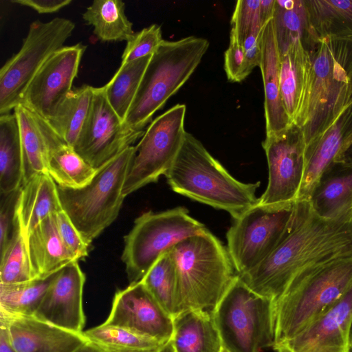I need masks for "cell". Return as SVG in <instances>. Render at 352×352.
Here are the masks:
<instances>
[{"label":"cell","mask_w":352,"mask_h":352,"mask_svg":"<svg viewBox=\"0 0 352 352\" xmlns=\"http://www.w3.org/2000/svg\"><path fill=\"white\" fill-rule=\"evenodd\" d=\"M349 257H352V220L322 218L309 201H297L274 250L256 267L238 276L253 292L276 301L299 274Z\"/></svg>","instance_id":"6da1fadb"},{"label":"cell","mask_w":352,"mask_h":352,"mask_svg":"<svg viewBox=\"0 0 352 352\" xmlns=\"http://www.w3.org/2000/svg\"><path fill=\"white\" fill-rule=\"evenodd\" d=\"M352 83V38L319 39L308 51L304 83L292 123L306 146L322 135L344 109Z\"/></svg>","instance_id":"7a4b0ae2"},{"label":"cell","mask_w":352,"mask_h":352,"mask_svg":"<svg viewBox=\"0 0 352 352\" xmlns=\"http://www.w3.org/2000/svg\"><path fill=\"white\" fill-rule=\"evenodd\" d=\"M175 192L237 217L257 204L260 182L243 183L232 177L204 145L189 133L165 173Z\"/></svg>","instance_id":"3957f363"},{"label":"cell","mask_w":352,"mask_h":352,"mask_svg":"<svg viewBox=\"0 0 352 352\" xmlns=\"http://www.w3.org/2000/svg\"><path fill=\"white\" fill-rule=\"evenodd\" d=\"M168 251L176 267L181 314L211 311L237 275L227 248L207 229Z\"/></svg>","instance_id":"277c9868"},{"label":"cell","mask_w":352,"mask_h":352,"mask_svg":"<svg viewBox=\"0 0 352 352\" xmlns=\"http://www.w3.org/2000/svg\"><path fill=\"white\" fill-rule=\"evenodd\" d=\"M352 283V257L303 272L275 301V343L302 332L330 307Z\"/></svg>","instance_id":"5b68a950"},{"label":"cell","mask_w":352,"mask_h":352,"mask_svg":"<svg viewBox=\"0 0 352 352\" xmlns=\"http://www.w3.org/2000/svg\"><path fill=\"white\" fill-rule=\"evenodd\" d=\"M208 46L206 39L194 36L164 40L147 65L123 122L124 127L143 131L155 113L190 77Z\"/></svg>","instance_id":"8992f818"},{"label":"cell","mask_w":352,"mask_h":352,"mask_svg":"<svg viewBox=\"0 0 352 352\" xmlns=\"http://www.w3.org/2000/svg\"><path fill=\"white\" fill-rule=\"evenodd\" d=\"M135 152V146L128 147L98 169L82 188L58 186L63 210L89 246L118 216L125 197L123 186Z\"/></svg>","instance_id":"52a82bcc"},{"label":"cell","mask_w":352,"mask_h":352,"mask_svg":"<svg viewBox=\"0 0 352 352\" xmlns=\"http://www.w3.org/2000/svg\"><path fill=\"white\" fill-rule=\"evenodd\" d=\"M210 313L230 352H261L274 345L275 300L253 292L238 274Z\"/></svg>","instance_id":"ba28073f"},{"label":"cell","mask_w":352,"mask_h":352,"mask_svg":"<svg viewBox=\"0 0 352 352\" xmlns=\"http://www.w3.org/2000/svg\"><path fill=\"white\" fill-rule=\"evenodd\" d=\"M206 230L184 207L142 213L124 237L121 259L129 284L140 281L159 258L176 243Z\"/></svg>","instance_id":"9c48e42d"},{"label":"cell","mask_w":352,"mask_h":352,"mask_svg":"<svg viewBox=\"0 0 352 352\" xmlns=\"http://www.w3.org/2000/svg\"><path fill=\"white\" fill-rule=\"evenodd\" d=\"M75 24L56 17L47 22H32L20 50L0 69V116L20 104L30 82L46 60L72 34Z\"/></svg>","instance_id":"30bf717a"},{"label":"cell","mask_w":352,"mask_h":352,"mask_svg":"<svg viewBox=\"0 0 352 352\" xmlns=\"http://www.w3.org/2000/svg\"><path fill=\"white\" fill-rule=\"evenodd\" d=\"M294 204L258 203L233 219L226 234L227 250L238 275L256 267L274 250L288 228Z\"/></svg>","instance_id":"8fae6325"},{"label":"cell","mask_w":352,"mask_h":352,"mask_svg":"<svg viewBox=\"0 0 352 352\" xmlns=\"http://www.w3.org/2000/svg\"><path fill=\"white\" fill-rule=\"evenodd\" d=\"M185 104H176L151 121L135 146L127 173L124 197L165 175L176 158L185 138Z\"/></svg>","instance_id":"7c38bea8"},{"label":"cell","mask_w":352,"mask_h":352,"mask_svg":"<svg viewBox=\"0 0 352 352\" xmlns=\"http://www.w3.org/2000/svg\"><path fill=\"white\" fill-rule=\"evenodd\" d=\"M268 166V183L259 204L296 202L305 168V140L301 129L292 123L285 129L266 135L262 143Z\"/></svg>","instance_id":"4fadbf2b"},{"label":"cell","mask_w":352,"mask_h":352,"mask_svg":"<svg viewBox=\"0 0 352 352\" xmlns=\"http://www.w3.org/2000/svg\"><path fill=\"white\" fill-rule=\"evenodd\" d=\"M144 131L124 127L107 101L104 87H94L87 119L74 148L98 170L141 138Z\"/></svg>","instance_id":"5bb4252c"},{"label":"cell","mask_w":352,"mask_h":352,"mask_svg":"<svg viewBox=\"0 0 352 352\" xmlns=\"http://www.w3.org/2000/svg\"><path fill=\"white\" fill-rule=\"evenodd\" d=\"M86 48L79 43L55 52L34 76L20 104L45 120H50L73 89Z\"/></svg>","instance_id":"9a60e30c"},{"label":"cell","mask_w":352,"mask_h":352,"mask_svg":"<svg viewBox=\"0 0 352 352\" xmlns=\"http://www.w3.org/2000/svg\"><path fill=\"white\" fill-rule=\"evenodd\" d=\"M104 324L122 327L166 343L174 331L173 318L140 280L115 294Z\"/></svg>","instance_id":"2e32d148"},{"label":"cell","mask_w":352,"mask_h":352,"mask_svg":"<svg viewBox=\"0 0 352 352\" xmlns=\"http://www.w3.org/2000/svg\"><path fill=\"white\" fill-rule=\"evenodd\" d=\"M85 280L78 261L65 266L58 272L34 316L65 330L82 333Z\"/></svg>","instance_id":"e0dca14e"},{"label":"cell","mask_w":352,"mask_h":352,"mask_svg":"<svg viewBox=\"0 0 352 352\" xmlns=\"http://www.w3.org/2000/svg\"><path fill=\"white\" fill-rule=\"evenodd\" d=\"M351 320L352 283L320 316L285 342L294 352H346Z\"/></svg>","instance_id":"ac0fdd59"},{"label":"cell","mask_w":352,"mask_h":352,"mask_svg":"<svg viewBox=\"0 0 352 352\" xmlns=\"http://www.w3.org/2000/svg\"><path fill=\"white\" fill-rule=\"evenodd\" d=\"M16 352H74L89 341L82 333L69 331L34 316H11L0 311Z\"/></svg>","instance_id":"d6986e66"},{"label":"cell","mask_w":352,"mask_h":352,"mask_svg":"<svg viewBox=\"0 0 352 352\" xmlns=\"http://www.w3.org/2000/svg\"><path fill=\"white\" fill-rule=\"evenodd\" d=\"M309 201L320 217L352 220V163L333 161L324 170Z\"/></svg>","instance_id":"ffe728a7"},{"label":"cell","mask_w":352,"mask_h":352,"mask_svg":"<svg viewBox=\"0 0 352 352\" xmlns=\"http://www.w3.org/2000/svg\"><path fill=\"white\" fill-rule=\"evenodd\" d=\"M351 138L352 123L345 107L336 121L306 146L305 173L297 201H309L322 173Z\"/></svg>","instance_id":"44dd1931"},{"label":"cell","mask_w":352,"mask_h":352,"mask_svg":"<svg viewBox=\"0 0 352 352\" xmlns=\"http://www.w3.org/2000/svg\"><path fill=\"white\" fill-rule=\"evenodd\" d=\"M47 150V173L59 186L80 188L91 182L97 170L87 163L50 125L35 113Z\"/></svg>","instance_id":"7402d4cb"},{"label":"cell","mask_w":352,"mask_h":352,"mask_svg":"<svg viewBox=\"0 0 352 352\" xmlns=\"http://www.w3.org/2000/svg\"><path fill=\"white\" fill-rule=\"evenodd\" d=\"M261 71L265 93L266 135L276 133L292 124L281 98L279 83L280 56L272 19L264 27L261 35Z\"/></svg>","instance_id":"603a6c76"},{"label":"cell","mask_w":352,"mask_h":352,"mask_svg":"<svg viewBox=\"0 0 352 352\" xmlns=\"http://www.w3.org/2000/svg\"><path fill=\"white\" fill-rule=\"evenodd\" d=\"M34 278L51 275L78 260L65 247L59 235L56 214L41 221L25 239Z\"/></svg>","instance_id":"cb8c5ba5"},{"label":"cell","mask_w":352,"mask_h":352,"mask_svg":"<svg viewBox=\"0 0 352 352\" xmlns=\"http://www.w3.org/2000/svg\"><path fill=\"white\" fill-rule=\"evenodd\" d=\"M61 210L58 185L47 173L38 174L23 184L17 216L25 241L41 221Z\"/></svg>","instance_id":"d4e9b609"},{"label":"cell","mask_w":352,"mask_h":352,"mask_svg":"<svg viewBox=\"0 0 352 352\" xmlns=\"http://www.w3.org/2000/svg\"><path fill=\"white\" fill-rule=\"evenodd\" d=\"M175 352H220L221 340L210 311L192 309L173 319Z\"/></svg>","instance_id":"484cf974"},{"label":"cell","mask_w":352,"mask_h":352,"mask_svg":"<svg viewBox=\"0 0 352 352\" xmlns=\"http://www.w3.org/2000/svg\"><path fill=\"white\" fill-rule=\"evenodd\" d=\"M272 22L280 56L300 42L309 51L318 41L311 30L305 0H276Z\"/></svg>","instance_id":"4316f807"},{"label":"cell","mask_w":352,"mask_h":352,"mask_svg":"<svg viewBox=\"0 0 352 352\" xmlns=\"http://www.w3.org/2000/svg\"><path fill=\"white\" fill-rule=\"evenodd\" d=\"M23 151L15 114L0 116V194L22 186Z\"/></svg>","instance_id":"83f0119b"},{"label":"cell","mask_w":352,"mask_h":352,"mask_svg":"<svg viewBox=\"0 0 352 352\" xmlns=\"http://www.w3.org/2000/svg\"><path fill=\"white\" fill-rule=\"evenodd\" d=\"M312 32L322 38H352V0H305Z\"/></svg>","instance_id":"f1b7e54d"},{"label":"cell","mask_w":352,"mask_h":352,"mask_svg":"<svg viewBox=\"0 0 352 352\" xmlns=\"http://www.w3.org/2000/svg\"><path fill=\"white\" fill-rule=\"evenodd\" d=\"M96 37L105 42L128 41L134 34L133 23L125 14L120 0H94L82 14Z\"/></svg>","instance_id":"f546056e"},{"label":"cell","mask_w":352,"mask_h":352,"mask_svg":"<svg viewBox=\"0 0 352 352\" xmlns=\"http://www.w3.org/2000/svg\"><path fill=\"white\" fill-rule=\"evenodd\" d=\"M13 113L20 129L23 151L24 184L34 176L47 173V150L34 113L21 104L14 109Z\"/></svg>","instance_id":"4dcf8cb0"},{"label":"cell","mask_w":352,"mask_h":352,"mask_svg":"<svg viewBox=\"0 0 352 352\" xmlns=\"http://www.w3.org/2000/svg\"><path fill=\"white\" fill-rule=\"evenodd\" d=\"M94 87L88 85L73 89L47 120L52 128L70 146H74L88 116Z\"/></svg>","instance_id":"1f68e13d"},{"label":"cell","mask_w":352,"mask_h":352,"mask_svg":"<svg viewBox=\"0 0 352 352\" xmlns=\"http://www.w3.org/2000/svg\"><path fill=\"white\" fill-rule=\"evenodd\" d=\"M58 272L25 282L0 284V311L34 316Z\"/></svg>","instance_id":"d6a6232c"},{"label":"cell","mask_w":352,"mask_h":352,"mask_svg":"<svg viewBox=\"0 0 352 352\" xmlns=\"http://www.w3.org/2000/svg\"><path fill=\"white\" fill-rule=\"evenodd\" d=\"M307 56L308 51L300 42L292 45L285 54L280 56V95L285 109L292 122L303 87Z\"/></svg>","instance_id":"836d02e7"},{"label":"cell","mask_w":352,"mask_h":352,"mask_svg":"<svg viewBox=\"0 0 352 352\" xmlns=\"http://www.w3.org/2000/svg\"><path fill=\"white\" fill-rule=\"evenodd\" d=\"M89 342L114 352H157L164 344L122 327L100 324L83 331Z\"/></svg>","instance_id":"e575fe53"},{"label":"cell","mask_w":352,"mask_h":352,"mask_svg":"<svg viewBox=\"0 0 352 352\" xmlns=\"http://www.w3.org/2000/svg\"><path fill=\"white\" fill-rule=\"evenodd\" d=\"M141 281L173 319L181 314L176 267L169 251L159 258Z\"/></svg>","instance_id":"d590c367"},{"label":"cell","mask_w":352,"mask_h":352,"mask_svg":"<svg viewBox=\"0 0 352 352\" xmlns=\"http://www.w3.org/2000/svg\"><path fill=\"white\" fill-rule=\"evenodd\" d=\"M151 56L121 64L104 86L108 102L123 122Z\"/></svg>","instance_id":"8d00e7d4"},{"label":"cell","mask_w":352,"mask_h":352,"mask_svg":"<svg viewBox=\"0 0 352 352\" xmlns=\"http://www.w3.org/2000/svg\"><path fill=\"white\" fill-rule=\"evenodd\" d=\"M32 279L34 278L27 246L18 219L9 244L0 254V284L19 283Z\"/></svg>","instance_id":"74e56055"},{"label":"cell","mask_w":352,"mask_h":352,"mask_svg":"<svg viewBox=\"0 0 352 352\" xmlns=\"http://www.w3.org/2000/svg\"><path fill=\"white\" fill-rule=\"evenodd\" d=\"M164 41L160 25L153 24L145 28L126 41L121 64L153 55Z\"/></svg>","instance_id":"f35d334b"},{"label":"cell","mask_w":352,"mask_h":352,"mask_svg":"<svg viewBox=\"0 0 352 352\" xmlns=\"http://www.w3.org/2000/svg\"><path fill=\"white\" fill-rule=\"evenodd\" d=\"M260 0H239L231 19V31L242 44L252 31L263 29L260 18Z\"/></svg>","instance_id":"ab89813d"},{"label":"cell","mask_w":352,"mask_h":352,"mask_svg":"<svg viewBox=\"0 0 352 352\" xmlns=\"http://www.w3.org/2000/svg\"><path fill=\"white\" fill-rule=\"evenodd\" d=\"M21 190V187L0 194V254L6 249L15 230Z\"/></svg>","instance_id":"60d3db41"},{"label":"cell","mask_w":352,"mask_h":352,"mask_svg":"<svg viewBox=\"0 0 352 352\" xmlns=\"http://www.w3.org/2000/svg\"><path fill=\"white\" fill-rule=\"evenodd\" d=\"M224 69L229 80L241 82L251 72L245 50L235 35L230 32V44L224 55Z\"/></svg>","instance_id":"b9f144b4"},{"label":"cell","mask_w":352,"mask_h":352,"mask_svg":"<svg viewBox=\"0 0 352 352\" xmlns=\"http://www.w3.org/2000/svg\"><path fill=\"white\" fill-rule=\"evenodd\" d=\"M57 228L62 241L78 259L88 255L89 245L84 241L67 214L61 210L56 214Z\"/></svg>","instance_id":"7bdbcfd3"},{"label":"cell","mask_w":352,"mask_h":352,"mask_svg":"<svg viewBox=\"0 0 352 352\" xmlns=\"http://www.w3.org/2000/svg\"><path fill=\"white\" fill-rule=\"evenodd\" d=\"M12 3L29 7L39 14L58 12L72 3L71 0H12Z\"/></svg>","instance_id":"ee69618b"},{"label":"cell","mask_w":352,"mask_h":352,"mask_svg":"<svg viewBox=\"0 0 352 352\" xmlns=\"http://www.w3.org/2000/svg\"><path fill=\"white\" fill-rule=\"evenodd\" d=\"M276 0H260V18L264 27L273 19Z\"/></svg>","instance_id":"f6af8a7d"},{"label":"cell","mask_w":352,"mask_h":352,"mask_svg":"<svg viewBox=\"0 0 352 352\" xmlns=\"http://www.w3.org/2000/svg\"><path fill=\"white\" fill-rule=\"evenodd\" d=\"M0 352H16L10 343L6 324L0 321Z\"/></svg>","instance_id":"bcb514c9"},{"label":"cell","mask_w":352,"mask_h":352,"mask_svg":"<svg viewBox=\"0 0 352 352\" xmlns=\"http://www.w3.org/2000/svg\"><path fill=\"white\" fill-rule=\"evenodd\" d=\"M74 352H101L100 349L94 344L88 342Z\"/></svg>","instance_id":"7dc6e473"},{"label":"cell","mask_w":352,"mask_h":352,"mask_svg":"<svg viewBox=\"0 0 352 352\" xmlns=\"http://www.w3.org/2000/svg\"><path fill=\"white\" fill-rule=\"evenodd\" d=\"M272 348L276 352H294L285 342L274 344Z\"/></svg>","instance_id":"c3c4849f"},{"label":"cell","mask_w":352,"mask_h":352,"mask_svg":"<svg viewBox=\"0 0 352 352\" xmlns=\"http://www.w3.org/2000/svg\"><path fill=\"white\" fill-rule=\"evenodd\" d=\"M346 109L347 111L349 119L352 122V83L349 89L347 102L346 104Z\"/></svg>","instance_id":"681fc988"},{"label":"cell","mask_w":352,"mask_h":352,"mask_svg":"<svg viewBox=\"0 0 352 352\" xmlns=\"http://www.w3.org/2000/svg\"><path fill=\"white\" fill-rule=\"evenodd\" d=\"M157 352H175L172 340H169L162 345Z\"/></svg>","instance_id":"f907efd6"},{"label":"cell","mask_w":352,"mask_h":352,"mask_svg":"<svg viewBox=\"0 0 352 352\" xmlns=\"http://www.w3.org/2000/svg\"><path fill=\"white\" fill-rule=\"evenodd\" d=\"M349 344L352 343V320L350 324L349 331V336H348Z\"/></svg>","instance_id":"816d5d0a"},{"label":"cell","mask_w":352,"mask_h":352,"mask_svg":"<svg viewBox=\"0 0 352 352\" xmlns=\"http://www.w3.org/2000/svg\"><path fill=\"white\" fill-rule=\"evenodd\" d=\"M346 352H352V343L348 344Z\"/></svg>","instance_id":"f5cc1de1"},{"label":"cell","mask_w":352,"mask_h":352,"mask_svg":"<svg viewBox=\"0 0 352 352\" xmlns=\"http://www.w3.org/2000/svg\"><path fill=\"white\" fill-rule=\"evenodd\" d=\"M220 352H230V351H228L227 349H226L225 348H223V347L222 346V348H221V349Z\"/></svg>","instance_id":"db71d44e"},{"label":"cell","mask_w":352,"mask_h":352,"mask_svg":"<svg viewBox=\"0 0 352 352\" xmlns=\"http://www.w3.org/2000/svg\"><path fill=\"white\" fill-rule=\"evenodd\" d=\"M98 347V346H97ZM100 349V348H99ZM100 349V351L101 352H114V351H107V350H105V349Z\"/></svg>","instance_id":"11a10c76"}]
</instances>
